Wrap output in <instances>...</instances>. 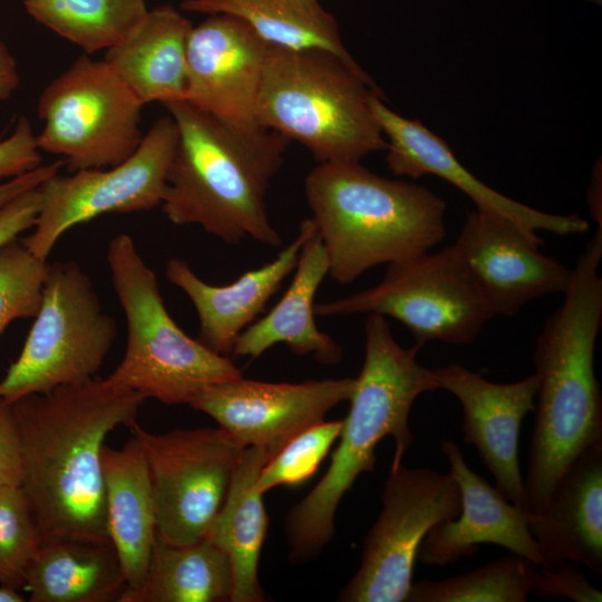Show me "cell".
<instances>
[{
  "label": "cell",
  "instance_id": "1",
  "mask_svg": "<svg viewBox=\"0 0 602 602\" xmlns=\"http://www.w3.org/2000/svg\"><path fill=\"white\" fill-rule=\"evenodd\" d=\"M145 398L91 378L12 402L23 448L21 488L42 538L110 542L101 455L107 435L130 427Z\"/></svg>",
  "mask_w": 602,
  "mask_h": 602
},
{
  "label": "cell",
  "instance_id": "2",
  "mask_svg": "<svg viewBox=\"0 0 602 602\" xmlns=\"http://www.w3.org/2000/svg\"><path fill=\"white\" fill-rule=\"evenodd\" d=\"M602 229L573 269L563 303L546 318L533 352L537 389L524 479L525 509L543 512L571 463L602 441V397L594 351L602 324Z\"/></svg>",
  "mask_w": 602,
  "mask_h": 602
},
{
  "label": "cell",
  "instance_id": "3",
  "mask_svg": "<svg viewBox=\"0 0 602 602\" xmlns=\"http://www.w3.org/2000/svg\"><path fill=\"white\" fill-rule=\"evenodd\" d=\"M423 346L401 347L385 317L369 313L365 321V358L342 419L339 444L320 482L289 512L285 534L289 560L302 564L314 559L334 535V515L343 495L362 473H372L376 448L391 436V467L402 463L412 445L409 414L416 398L438 389L434 371L421 366Z\"/></svg>",
  "mask_w": 602,
  "mask_h": 602
},
{
  "label": "cell",
  "instance_id": "4",
  "mask_svg": "<svg viewBox=\"0 0 602 602\" xmlns=\"http://www.w3.org/2000/svg\"><path fill=\"white\" fill-rule=\"evenodd\" d=\"M178 140L162 210L175 225H200L227 244H281L266 194L290 140L272 129L230 126L186 101L165 105Z\"/></svg>",
  "mask_w": 602,
  "mask_h": 602
},
{
  "label": "cell",
  "instance_id": "5",
  "mask_svg": "<svg viewBox=\"0 0 602 602\" xmlns=\"http://www.w3.org/2000/svg\"><path fill=\"white\" fill-rule=\"evenodd\" d=\"M308 205L329 262L349 284L371 268L429 252L443 241L446 202L419 184L352 163H319L304 181Z\"/></svg>",
  "mask_w": 602,
  "mask_h": 602
},
{
  "label": "cell",
  "instance_id": "6",
  "mask_svg": "<svg viewBox=\"0 0 602 602\" xmlns=\"http://www.w3.org/2000/svg\"><path fill=\"white\" fill-rule=\"evenodd\" d=\"M375 95L380 90L355 59L270 46L259 120L304 146L318 163L360 162L387 147L371 107Z\"/></svg>",
  "mask_w": 602,
  "mask_h": 602
},
{
  "label": "cell",
  "instance_id": "7",
  "mask_svg": "<svg viewBox=\"0 0 602 602\" xmlns=\"http://www.w3.org/2000/svg\"><path fill=\"white\" fill-rule=\"evenodd\" d=\"M107 262L125 312L124 358L106 378L145 399L165 405L190 404L208 386L242 377L230 357L221 356L187 336L169 315L154 271L126 233L108 244Z\"/></svg>",
  "mask_w": 602,
  "mask_h": 602
},
{
  "label": "cell",
  "instance_id": "8",
  "mask_svg": "<svg viewBox=\"0 0 602 602\" xmlns=\"http://www.w3.org/2000/svg\"><path fill=\"white\" fill-rule=\"evenodd\" d=\"M117 336L94 284L75 261L48 263L42 300L23 348L0 381L8 402L95 377Z\"/></svg>",
  "mask_w": 602,
  "mask_h": 602
},
{
  "label": "cell",
  "instance_id": "9",
  "mask_svg": "<svg viewBox=\"0 0 602 602\" xmlns=\"http://www.w3.org/2000/svg\"><path fill=\"white\" fill-rule=\"evenodd\" d=\"M387 265L376 285L318 303L315 315L390 317L423 347L428 341L470 344L496 317L455 244Z\"/></svg>",
  "mask_w": 602,
  "mask_h": 602
},
{
  "label": "cell",
  "instance_id": "10",
  "mask_svg": "<svg viewBox=\"0 0 602 602\" xmlns=\"http://www.w3.org/2000/svg\"><path fill=\"white\" fill-rule=\"evenodd\" d=\"M143 106L105 59L85 54L41 91L38 147L74 171L118 165L142 143Z\"/></svg>",
  "mask_w": 602,
  "mask_h": 602
},
{
  "label": "cell",
  "instance_id": "11",
  "mask_svg": "<svg viewBox=\"0 0 602 602\" xmlns=\"http://www.w3.org/2000/svg\"><path fill=\"white\" fill-rule=\"evenodd\" d=\"M381 503L363 541L360 565L338 601H407L420 544L434 526L460 513V489L450 473L401 463L390 467Z\"/></svg>",
  "mask_w": 602,
  "mask_h": 602
},
{
  "label": "cell",
  "instance_id": "12",
  "mask_svg": "<svg viewBox=\"0 0 602 602\" xmlns=\"http://www.w3.org/2000/svg\"><path fill=\"white\" fill-rule=\"evenodd\" d=\"M149 468L156 534L173 545L205 537L244 446L221 427L153 434L130 427Z\"/></svg>",
  "mask_w": 602,
  "mask_h": 602
},
{
  "label": "cell",
  "instance_id": "13",
  "mask_svg": "<svg viewBox=\"0 0 602 602\" xmlns=\"http://www.w3.org/2000/svg\"><path fill=\"white\" fill-rule=\"evenodd\" d=\"M178 140L173 117L158 118L124 162L50 176L39 185L40 211L22 244L47 261L71 227L108 213L147 212L162 204Z\"/></svg>",
  "mask_w": 602,
  "mask_h": 602
},
{
  "label": "cell",
  "instance_id": "14",
  "mask_svg": "<svg viewBox=\"0 0 602 602\" xmlns=\"http://www.w3.org/2000/svg\"><path fill=\"white\" fill-rule=\"evenodd\" d=\"M355 379L266 382L244 379L206 387L190 406L212 417L244 447H259L272 458L295 435L324 419L349 400Z\"/></svg>",
  "mask_w": 602,
  "mask_h": 602
},
{
  "label": "cell",
  "instance_id": "15",
  "mask_svg": "<svg viewBox=\"0 0 602 602\" xmlns=\"http://www.w3.org/2000/svg\"><path fill=\"white\" fill-rule=\"evenodd\" d=\"M495 315L514 317L544 295L564 294L571 270L540 251L543 241L509 219L468 212L455 241Z\"/></svg>",
  "mask_w": 602,
  "mask_h": 602
},
{
  "label": "cell",
  "instance_id": "16",
  "mask_svg": "<svg viewBox=\"0 0 602 602\" xmlns=\"http://www.w3.org/2000/svg\"><path fill=\"white\" fill-rule=\"evenodd\" d=\"M270 46L229 14H210L193 26L186 52V103L230 126L264 129L258 104Z\"/></svg>",
  "mask_w": 602,
  "mask_h": 602
},
{
  "label": "cell",
  "instance_id": "17",
  "mask_svg": "<svg viewBox=\"0 0 602 602\" xmlns=\"http://www.w3.org/2000/svg\"><path fill=\"white\" fill-rule=\"evenodd\" d=\"M433 371L438 389L449 391L460 402L463 440L477 449L505 498L525 509L518 441L524 417L535 409V375L497 383L458 363Z\"/></svg>",
  "mask_w": 602,
  "mask_h": 602
},
{
  "label": "cell",
  "instance_id": "18",
  "mask_svg": "<svg viewBox=\"0 0 602 602\" xmlns=\"http://www.w3.org/2000/svg\"><path fill=\"white\" fill-rule=\"evenodd\" d=\"M381 97L375 95L371 107L387 142L386 164L394 175L411 178L426 174L438 176L465 193L477 210L503 215L532 234L543 230L556 235H573L589 230L583 217L542 212L487 186L456 158L445 140L420 120L391 110Z\"/></svg>",
  "mask_w": 602,
  "mask_h": 602
},
{
  "label": "cell",
  "instance_id": "19",
  "mask_svg": "<svg viewBox=\"0 0 602 602\" xmlns=\"http://www.w3.org/2000/svg\"><path fill=\"white\" fill-rule=\"evenodd\" d=\"M441 450L460 489V513L428 532L417 560L425 565L445 566L476 554L479 544H494L542 567L541 551L527 526L531 513L506 499L496 487L472 470L458 444L446 439Z\"/></svg>",
  "mask_w": 602,
  "mask_h": 602
},
{
  "label": "cell",
  "instance_id": "20",
  "mask_svg": "<svg viewBox=\"0 0 602 602\" xmlns=\"http://www.w3.org/2000/svg\"><path fill=\"white\" fill-rule=\"evenodd\" d=\"M304 219L295 237L269 263L246 271L234 282L213 285L202 279L182 259L172 258L165 266L168 281L193 303L200 322L197 340L212 351L231 357L240 333L253 323L282 282L295 269L300 250L314 230Z\"/></svg>",
  "mask_w": 602,
  "mask_h": 602
},
{
  "label": "cell",
  "instance_id": "21",
  "mask_svg": "<svg viewBox=\"0 0 602 602\" xmlns=\"http://www.w3.org/2000/svg\"><path fill=\"white\" fill-rule=\"evenodd\" d=\"M528 530L542 569L561 562L584 564L602 575V441L576 457L556 480L542 513L532 514Z\"/></svg>",
  "mask_w": 602,
  "mask_h": 602
},
{
  "label": "cell",
  "instance_id": "22",
  "mask_svg": "<svg viewBox=\"0 0 602 602\" xmlns=\"http://www.w3.org/2000/svg\"><path fill=\"white\" fill-rule=\"evenodd\" d=\"M328 274L327 253L314 227L300 250L289 288L270 312L240 333L232 356L256 358L284 343L294 355L337 365L342 358L341 347L320 331L314 320V297Z\"/></svg>",
  "mask_w": 602,
  "mask_h": 602
},
{
  "label": "cell",
  "instance_id": "23",
  "mask_svg": "<svg viewBox=\"0 0 602 602\" xmlns=\"http://www.w3.org/2000/svg\"><path fill=\"white\" fill-rule=\"evenodd\" d=\"M193 25L172 6L148 10L105 61L144 104L186 101L187 41Z\"/></svg>",
  "mask_w": 602,
  "mask_h": 602
},
{
  "label": "cell",
  "instance_id": "24",
  "mask_svg": "<svg viewBox=\"0 0 602 602\" xmlns=\"http://www.w3.org/2000/svg\"><path fill=\"white\" fill-rule=\"evenodd\" d=\"M101 464L109 537L126 577V590H133L144 580L156 538L149 468L134 436L122 449L105 445Z\"/></svg>",
  "mask_w": 602,
  "mask_h": 602
},
{
  "label": "cell",
  "instance_id": "25",
  "mask_svg": "<svg viewBox=\"0 0 602 602\" xmlns=\"http://www.w3.org/2000/svg\"><path fill=\"white\" fill-rule=\"evenodd\" d=\"M23 588L31 602H119L127 582L111 543L46 537Z\"/></svg>",
  "mask_w": 602,
  "mask_h": 602
},
{
  "label": "cell",
  "instance_id": "26",
  "mask_svg": "<svg viewBox=\"0 0 602 602\" xmlns=\"http://www.w3.org/2000/svg\"><path fill=\"white\" fill-rule=\"evenodd\" d=\"M269 459L270 455L262 448H244L226 498L205 535L230 559L231 602L264 600L258 570L269 518L256 482Z\"/></svg>",
  "mask_w": 602,
  "mask_h": 602
},
{
  "label": "cell",
  "instance_id": "27",
  "mask_svg": "<svg viewBox=\"0 0 602 602\" xmlns=\"http://www.w3.org/2000/svg\"><path fill=\"white\" fill-rule=\"evenodd\" d=\"M232 590L231 562L217 545L206 537L173 545L156 534L142 584L119 602H223Z\"/></svg>",
  "mask_w": 602,
  "mask_h": 602
},
{
  "label": "cell",
  "instance_id": "28",
  "mask_svg": "<svg viewBox=\"0 0 602 602\" xmlns=\"http://www.w3.org/2000/svg\"><path fill=\"white\" fill-rule=\"evenodd\" d=\"M181 8L235 17L274 47L318 49L353 59L342 43L336 18L319 0H185Z\"/></svg>",
  "mask_w": 602,
  "mask_h": 602
},
{
  "label": "cell",
  "instance_id": "29",
  "mask_svg": "<svg viewBox=\"0 0 602 602\" xmlns=\"http://www.w3.org/2000/svg\"><path fill=\"white\" fill-rule=\"evenodd\" d=\"M37 22L81 48L108 50L128 38L145 19V0H23Z\"/></svg>",
  "mask_w": 602,
  "mask_h": 602
},
{
  "label": "cell",
  "instance_id": "30",
  "mask_svg": "<svg viewBox=\"0 0 602 602\" xmlns=\"http://www.w3.org/2000/svg\"><path fill=\"white\" fill-rule=\"evenodd\" d=\"M541 566L514 552L467 573L412 583L406 602H525Z\"/></svg>",
  "mask_w": 602,
  "mask_h": 602
},
{
  "label": "cell",
  "instance_id": "31",
  "mask_svg": "<svg viewBox=\"0 0 602 602\" xmlns=\"http://www.w3.org/2000/svg\"><path fill=\"white\" fill-rule=\"evenodd\" d=\"M42 534L21 487L0 488V584L19 590Z\"/></svg>",
  "mask_w": 602,
  "mask_h": 602
},
{
  "label": "cell",
  "instance_id": "32",
  "mask_svg": "<svg viewBox=\"0 0 602 602\" xmlns=\"http://www.w3.org/2000/svg\"><path fill=\"white\" fill-rule=\"evenodd\" d=\"M47 269L17 239L0 247V334L14 320L36 318Z\"/></svg>",
  "mask_w": 602,
  "mask_h": 602
},
{
  "label": "cell",
  "instance_id": "33",
  "mask_svg": "<svg viewBox=\"0 0 602 602\" xmlns=\"http://www.w3.org/2000/svg\"><path fill=\"white\" fill-rule=\"evenodd\" d=\"M341 420H321L290 439L262 468L256 482L265 494L276 486H295L309 479L328 455L342 428Z\"/></svg>",
  "mask_w": 602,
  "mask_h": 602
},
{
  "label": "cell",
  "instance_id": "34",
  "mask_svg": "<svg viewBox=\"0 0 602 602\" xmlns=\"http://www.w3.org/2000/svg\"><path fill=\"white\" fill-rule=\"evenodd\" d=\"M541 598H567L575 602H601V591L589 583L584 574L572 564L561 562L552 569H542L532 593Z\"/></svg>",
  "mask_w": 602,
  "mask_h": 602
},
{
  "label": "cell",
  "instance_id": "35",
  "mask_svg": "<svg viewBox=\"0 0 602 602\" xmlns=\"http://www.w3.org/2000/svg\"><path fill=\"white\" fill-rule=\"evenodd\" d=\"M39 151L30 122L20 117L12 133L0 140V179L12 178L40 166Z\"/></svg>",
  "mask_w": 602,
  "mask_h": 602
},
{
  "label": "cell",
  "instance_id": "36",
  "mask_svg": "<svg viewBox=\"0 0 602 602\" xmlns=\"http://www.w3.org/2000/svg\"><path fill=\"white\" fill-rule=\"evenodd\" d=\"M23 472L22 440L13 406L0 398V488L21 487Z\"/></svg>",
  "mask_w": 602,
  "mask_h": 602
},
{
  "label": "cell",
  "instance_id": "37",
  "mask_svg": "<svg viewBox=\"0 0 602 602\" xmlns=\"http://www.w3.org/2000/svg\"><path fill=\"white\" fill-rule=\"evenodd\" d=\"M40 211L39 186L0 207V247L33 227Z\"/></svg>",
  "mask_w": 602,
  "mask_h": 602
},
{
  "label": "cell",
  "instance_id": "38",
  "mask_svg": "<svg viewBox=\"0 0 602 602\" xmlns=\"http://www.w3.org/2000/svg\"><path fill=\"white\" fill-rule=\"evenodd\" d=\"M64 159L57 162L40 165L37 168L29 171L19 176L9 178L7 182L0 184V207L16 198L20 194L38 187L50 176L59 173L60 167L64 164Z\"/></svg>",
  "mask_w": 602,
  "mask_h": 602
},
{
  "label": "cell",
  "instance_id": "39",
  "mask_svg": "<svg viewBox=\"0 0 602 602\" xmlns=\"http://www.w3.org/2000/svg\"><path fill=\"white\" fill-rule=\"evenodd\" d=\"M18 86L17 61L7 45L0 40V100L9 98Z\"/></svg>",
  "mask_w": 602,
  "mask_h": 602
},
{
  "label": "cell",
  "instance_id": "40",
  "mask_svg": "<svg viewBox=\"0 0 602 602\" xmlns=\"http://www.w3.org/2000/svg\"><path fill=\"white\" fill-rule=\"evenodd\" d=\"M600 176V173L599 175L595 173L591 179V185L589 187V205L593 220L599 224V227H602L601 201L598 200V188L601 187Z\"/></svg>",
  "mask_w": 602,
  "mask_h": 602
},
{
  "label": "cell",
  "instance_id": "41",
  "mask_svg": "<svg viewBox=\"0 0 602 602\" xmlns=\"http://www.w3.org/2000/svg\"><path fill=\"white\" fill-rule=\"evenodd\" d=\"M26 599L18 592V590L0 584V602H23Z\"/></svg>",
  "mask_w": 602,
  "mask_h": 602
},
{
  "label": "cell",
  "instance_id": "42",
  "mask_svg": "<svg viewBox=\"0 0 602 602\" xmlns=\"http://www.w3.org/2000/svg\"><path fill=\"white\" fill-rule=\"evenodd\" d=\"M591 1H594V2H600L601 0H591Z\"/></svg>",
  "mask_w": 602,
  "mask_h": 602
}]
</instances>
